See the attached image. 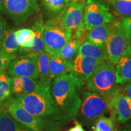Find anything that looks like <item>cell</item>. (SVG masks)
Instances as JSON below:
<instances>
[{
    "instance_id": "obj_33",
    "label": "cell",
    "mask_w": 131,
    "mask_h": 131,
    "mask_svg": "<svg viewBox=\"0 0 131 131\" xmlns=\"http://www.w3.org/2000/svg\"><path fill=\"white\" fill-rule=\"evenodd\" d=\"M6 22L4 20H3L2 19L0 18V42H1V41L2 40L3 35H4L5 30H6Z\"/></svg>"
},
{
    "instance_id": "obj_5",
    "label": "cell",
    "mask_w": 131,
    "mask_h": 131,
    "mask_svg": "<svg viewBox=\"0 0 131 131\" xmlns=\"http://www.w3.org/2000/svg\"><path fill=\"white\" fill-rule=\"evenodd\" d=\"M81 100L80 118L86 126L93 127L96 121L109 111V101L96 93L85 91Z\"/></svg>"
},
{
    "instance_id": "obj_29",
    "label": "cell",
    "mask_w": 131,
    "mask_h": 131,
    "mask_svg": "<svg viewBox=\"0 0 131 131\" xmlns=\"http://www.w3.org/2000/svg\"><path fill=\"white\" fill-rule=\"evenodd\" d=\"M16 57V55L6 53L0 49V73L8 68L10 63Z\"/></svg>"
},
{
    "instance_id": "obj_23",
    "label": "cell",
    "mask_w": 131,
    "mask_h": 131,
    "mask_svg": "<svg viewBox=\"0 0 131 131\" xmlns=\"http://www.w3.org/2000/svg\"><path fill=\"white\" fill-rule=\"evenodd\" d=\"M12 93V78L4 70L0 73V103L9 98Z\"/></svg>"
},
{
    "instance_id": "obj_1",
    "label": "cell",
    "mask_w": 131,
    "mask_h": 131,
    "mask_svg": "<svg viewBox=\"0 0 131 131\" xmlns=\"http://www.w3.org/2000/svg\"><path fill=\"white\" fill-rule=\"evenodd\" d=\"M84 84L83 80L73 73L54 78L50 84V93L57 108L68 120L77 117L81 104L80 92Z\"/></svg>"
},
{
    "instance_id": "obj_4",
    "label": "cell",
    "mask_w": 131,
    "mask_h": 131,
    "mask_svg": "<svg viewBox=\"0 0 131 131\" xmlns=\"http://www.w3.org/2000/svg\"><path fill=\"white\" fill-rule=\"evenodd\" d=\"M4 109L16 121L34 131H61L63 127L27 112L15 98L10 96L4 104Z\"/></svg>"
},
{
    "instance_id": "obj_26",
    "label": "cell",
    "mask_w": 131,
    "mask_h": 131,
    "mask_svg": "<svg viewBox=\"0 0 131 131\" xmlns=\"http://www.w3.org/2000/svg\"><path fill=\"white\" fill-rule=\"evenodd\" d=\"M115 13L121 17H131V1L129 0H112Z\"/></svg>"
},
{
    "instance_id": "obj_40",
    "label": "cell",
    "mask_w": 131,
    "mask_h": 131,
    "mask_svg": "<svg viewBox=\"0 0 131 131\" xmlns=\"http://www.w3.org/2000/svg\"><path fill=\"white\" fill-rule=\"evenodd\" d=\"M129 1H131V0H129Z\"/></svg>"
},
{
    "instance_id": "obj_21",
    "label": "cell",
    "mask_w": 131,
    "mask_h": 131,
    "mask_svg": "<svg viewBox=\"0 0 131 131\" xmlns=\"http://www.w3.org/2000/svg\"><path fill=\"white\" fill-rule=\"evenodd\" d=\"M81 43V40L79 39H70L61 49L58 56L67 61L72 62L78 54Z\"/></svg>"
},
{
    "instance_id": "obj_12",
    "label": "cell",
    "mask_w": 131,
    "mask_h": 131,
    "mask_svg": "<svg viewBox=\"0 0 131 131\" xmlns=\"http://www.w3.org/2000/svg\"><path fill=\"white\" fill-rule=\"evenodd\" d=\"M104 61L78 53L72 61L70 73L81 80H88L98 66Z\"/></svg>"
},
{
    "instance_id": "obj_15",
    "label": "cell",
    "mask_w": 131,
    "mask_h": 131,
    "mask_svg": "<svg viewBox=\"0 0 131 131\" xmlns=\"http://www.w3.org/2000/svg\"><path fill=\"white\" fill-rule=\"evenodd\" d=\"M72 62L67 61L60 56L50 54L49 76L51 80L70 72Z\"/></svg>"
},
{
    "instance_id": "obj_22",
    "label": "cell",
    "mask_w": 131,
    "mask_h": 131,
    "mask_svg": "<svg viewBox=\"0 0 131 131\" xmlns=\"http://www.w3.org/2000/svg\"><path fill=\"white\" fill-rule=\"evenodd\" d=\"M32 29L35 35V44L32 49L27 51L38 53L45 50V43L42 37L44 25L39 22H36L32 26Z\"/></svg>"
},
{
    "instance_id": "obj_18",
    "label": "cell",
    "mask_w": 131,
    "mask_h": 131,
    "mask_svg": "<svg viewBox=\"0 0 131 131\" xmlns=\"http://www.w3.org/2000/svg\"><path fill=\"white\" fill-rule=\"evenodd\" d=\"M38 64V80L42 84H50L52 80L49 76V61L50 54L48 52L42 51L37 55Z\"/></svg>"
},
{
    "instance_id": "obj_16",
    "label": "cell",
    "mask_w": 131,
    "mask_h": 131,
    "mask_svg": "<svg viewBox=\"0 0 131 131\" xmlns=\"http://www.w3.org/2000/svg\"><path fill=\"white\" fill-rule=\"evenodd\" d=\"M113 25L114 23L111 22L92 28L87 34L88 41L98 45L106 44V40L112 31Z\"/></svg>"
},
{
    "instance_id": "obj_38",
    "label": "cell",
    "mask_w": 131,
    "mask_h": 131,
    "mask_svg": "<svg viewBox=\"0 0 131 131\" xmlns=\"http://www.w3.org/2000/svg\"><path fill=\"white\" fill-rule=\"evenodd\" d=\"M4 0H0V6H1V4H2V3L4 2Z\"/></svg>"
},
{
    "instance_id": "obj_17",
    "label": "cell",
    "mask_w": 131,
    "mask_h": 131,
    "mask_svg": "<svg viewBox=\"0 0 131 131\" xmlns=\"http://www.w3.org/2000/svg\"><path fill=\"white\" fill-rule=\"evenodd\" d=\"M78 53L93 57L103 61L106 60V59L107 58L106 44L98 45L89 41L84 42V43L81 45Z\"/></svg>"
},
{
    "instance_id": "obj_10",
    "label": "cell",
    "mask_w": 131,
    "mask_h": 131,
    "mask_svg": "<svg viewBox=\"0 0 131 131\" xmlns=\"http://www.w3.org/2000/svg\"><path fill=\"white\" fill-rule=\"evenodd\" d=\"M86 4L69 2L61 17L63 26L72 33V38L78 39L83 35V15Z\"/></svg>"
},
{
    "instance_id": "obj_32",
    "label": "cell",
    "mask_w": 131,
    "mask_h": 131,
    "mask_svg": "<svg viewBox=\"0 0 131 131\" xmlns=\"http://www.w3.org/2000/svg\"><path fill=\"white\" fill-rule=\"evenodd\" d=\"M74 124L75 125L73 126V127H72L71 128H70L67 131H86L84 128H83L82 124L81 123H80L79 122L75 121Z\"/></svg>"
},
{
    "instance_id": "obj_25",
    "label": "cell",
    "mask_w": 131,
    "mask_h": 131,
    "mask_svg": "<svg viewBox=\"0 0 131 131\" xmlns=\"http://www.w3.org/2000/svg\"><path fill=\"white\" fill-rule=\"evenodd\" d=\"M42 5L55 14H63L70 0H41Z\"/></svg>"
},
{
    "instance_id": "obj_27",
    "label": "cell",
    "mask_w": 131,
    "mask_h": 131,
    "mask_svg": "<svg viewBox=\"0 0 131 131\" xmlns=\"http://www.w3.org/2000/svg\"><path fill=\"white\" fill-rule=\"evenodd\" d=\"M116 121L113 118L101 117L95 122L94 131H115Z\"/></svg>"
},
{
    "instance_id": "obj_20",
    "label": "cell",
    "mask_w": 131,
    "mask_h": 131,
    "mask_svg": "<svg viewBox=\"0 0 131 131\" xmlns=\"http://www.w3.org/2000/svg\"><path fill=\"white\" fill-rule=\"evenodd\" d=\"M16 39L21 48L25 51L30 50L35 44V35L32 29H21L15 31Z\"/></svg>"
},
{
    "instance_id": "obj_14",
    "label": "cell",
    "mask_w": 131,
    "mask_h": 131,
    "mask_svg": "<svg viewBox=\"0 0 131 131\" xmlns=\"http://www.w3.org/2000/svg\"><path fill=\"white\" fill-rule=\"evenodd\" d=\"M116 64V81L118 84L131 81V46L124 52Z\"/></svg>"
},
{
    "instance_id": "obj_2",
    "label": "cell",
    "mask_w": 131,
    "mask_h": 131,
    "mask_svg": "<svg viewBox=\"0 0 131 131\" xmlns=\"http://www.w3.org/2000/svg\"><path fill=\"white\" fill-rule=\"evenodd\" d=\"M50 84H38L33 92L15 95V98L27 112L64 127L69 120L66 119L57 108L50 93Z\"/></svg>"
},
{
    "instance_id": "obj_6",
    "label": "cell",
    "mask_w": 131,
    "mask_h": 131,
    "mask_svg": "<svg viewBox=\"0 0 131 131\" xmlns=\"http://www.w3.org/2000/svg\"><path fill=\"white\" fill-rule=\"evenodd\" d=\"M42 37L45 51L58 56L61 49L72 38V33L63 26L61 18L58 17L48 21L44 25Z\"/></svg>"
},
{
    "instance_id": "obj_3",
    "label": "cell",
    "mask_w": 131,
    "mask_h": 131,
    "mask_svg": "<svg viewBox=\"0 0 131 131\" xmlns=\"http://www.w3.org/2000/svg\"><path fill=\"white\" fill-rule=\"evenodd\" d=\"M88 91L96 93L109 101L119 94L121 89L116 81L114 64L108 60L103 61L87 80Z\"/></svg>"
},
{
    "instance_id": "obj_19",
    "label": "cell",
    "mask_w": 131,
    "mask_h": 131,
    "mask_svg": "<svg viewBox=\"0 0 131 131\" xmlns=\"http://www.w3.org/2000/svg\"><path fill=\"white\" fill-rule=\"evenodd\" d=\"M0 49L6 53L17 55L19 50V46L16 39L15 31L10 29L5 30L0 42Z\"/></svg>"
},
{
    "instance_id": "obj_9",
    "label": "cell",
    "mask_w": 131,
    "mask_h": 131,
    "mask_svg": "<svg viewBox=\"0 0 131 131\" xmlns=\"http://www.w3.org/2000/svg\"><path fill=\"white\" fill-rule=\"evenodd\" d=\"M112 15L109 8L101 0H88L83 15V27L89 31L96 26L111 23Z\"/></svg>"
},
{
    "instance_id": "obj_34",
    "label": "cell",
    "mask_w": 131,
    "mask_h": 131,
    "mask_svg": "<svg viewBox=\"0 0 131 131\" xmlns=\"http://www.w3.org/2000/svg\"><path fill=\"white\" fill-rule=\"evenodd\" d=\"M125 94L127 97L131 99V81H130V83H129L128 86H127L125 94Z\"/></svg>"
},
{
    "instance_id": "obj_35",
    "label": "cell",
    "mask_w": 131,
    "mask_h": 131,
    "mask_svg": "<svg viewBox=\"0 0 131 131\" xmlns=\"http://www.w3.org/2000/svg\"><path fill=\"white\" fill-rule=\"evenodd\" d=\"M88 0H70V2H75V3H80L86 4Z\"/></svg>"
},
{
    "instance_id": "obj_31",
    "label": "cell",
    "mask_w": 131,
    "mask_h": 131,
    "mask_svg": "<svg viewBox=\"0 0 131 131\" xmlns=\"http://www.w3.org/2000/svg\"><path fill=\"white\" fill-rule=\"evenodd\" d=\"M121 24L131 40V17L124 18L121 21Z\"/></svg>"
},
{
    "instance_id": "obj_24",
    "label": "cell",
    "mask_w": 131,
    "mask_h": 131,
    "mask_svg": "<svg viewBox=\"0 0 131 131\" xmlns=\"http://www.w3.org/2000/svg\"><path fill=\"white\" fill-rule=\"evenodd\" d=\"M18 122L3 109L0 114V131H17Z\"/></svg>"
},
{
    "instance_id": "obj_28",
    "label": "cell",
    "mask_w": 131,
    "mask_h": 131,
    "mask_svg": "<svg viewBox=\"0 0 131 131\" xmlns=\"http://www.w3.org/2000/svg\"><path fill=\"white\" fill-rule=\"evenodd\" d=\"M23 82V94H30L34 92L38 84V80L28 77H21Z\"/></svg>"
},
{
    "instance_id": "obj_36",
    "label": "cell",
    "mask_w": 131,
    "mask_h": 131,
    "mask_svg": "<svg viewBox=\"0 0 131 131\" xmlns=\"http://www.w3.org/2000/svg\"><path fill=\"white\" fill-rule=\"evenodd\" d=\"M123 131H131V124H129L126 127L124 128Z\"/></svg>"
},
{
    "instance_id": "obj_11",
    "label": "cell",
    "mask_w": 131,
    "mask_h": 131,
    "mask_svg": "<svg viewBox=\"0 0 131 131\" xmlns=\"http://www.w3.org/2000/svg\"><path fill=\"white\" fill-rule=\"evenodd\" d=\"M37 53L29 52L21 55L12 61L8 68V74L14 77H28L34 79L38 78Z\"/></svg>"
},
{
    "instance_id": "obj_8",
    "label": "cell",
    "mask_w": 131,
    "mask_h": 131,
    "mask_svg": "<svg viewBox=\"0 0 131 131\" xmlns=\"http://www.w3.org/2000/svg\"><path fill=\"white\" fill-rule=\"evenodd\" d=\"M107 59L116 64L124 52L131 46V40L123 28L121 22L114 23L106 41Z\"/></svg>"
},
{
    "instance_id": "obj_37",
    "label": "cell",
    "mask_w": 131,
    "mask_h": 131,
    "mask_svg": "<svg viewBox=\"0 0 131 131\" xmlns=\"http://www.w3.org/2000/svg\"><path fill=\"white\" fill-rule=\"evenodd\" d=\"M3 109H3V105L1 104V103H0V114H1V113L2 112Z\"/></svg>"
},
{
    "instance_id": "obj_7",
    "label": "cell",
    "mask_w": 131,
    "mask_h": 131,
    "mask_svg": "<svg viewBox=\"0 0 131 131\" xmlns=\"http://www.w3.org/2000/svg\"><path fill=\"white\" fill-rule=\"evenodd\" d=\"M40 10L38 0H4L0 11L16 23L25 22Z\"/></svg>"
},
{
    "instance_id": "obj_13",
    "label": "cell",
    "mask_w": 131,
    "mask_h": 131,
    "mask_svg": "<svg viewBox=\"0 0 131 131\" xmlns=\"http://www.w3.org/2000/svg\"><path fill=\"white\" fill-rule=\"evenodd\" d=\"M111 117L116 122H126L131 119V104L130 98L124 94L116 95L109 101Z\"/></svg>"
},
{
    "instance_id": "obj_30",
    "label": "cell",
    "mask_w": 131,
    "mask_h": 131,
    "mask_svg": "<svg viewBox=\"0 0 131 131\" xmlns=\"http://www.w3.org/2000/svg\"><path fill=\"white\" fill-rule=\"evenodd\" d=\"M12 91L15 95L23 94V82L21 77H14L12 78Z\"/></svg>"
},
{
    "instance_id": "obj_39",
    "label": "cell",
    "mask_w": 131,
    "mask_h": 131,
    "mask_svg": "<svg viewBox=\"0 0 131 131\" xmlns=\"http://www.w3.org/2000/svg\"><path fill=\"white\" fill-rule=\"evenodd\" d=\"M130 104H131V99H130Z\"/></svg>"
}]
</instances>
